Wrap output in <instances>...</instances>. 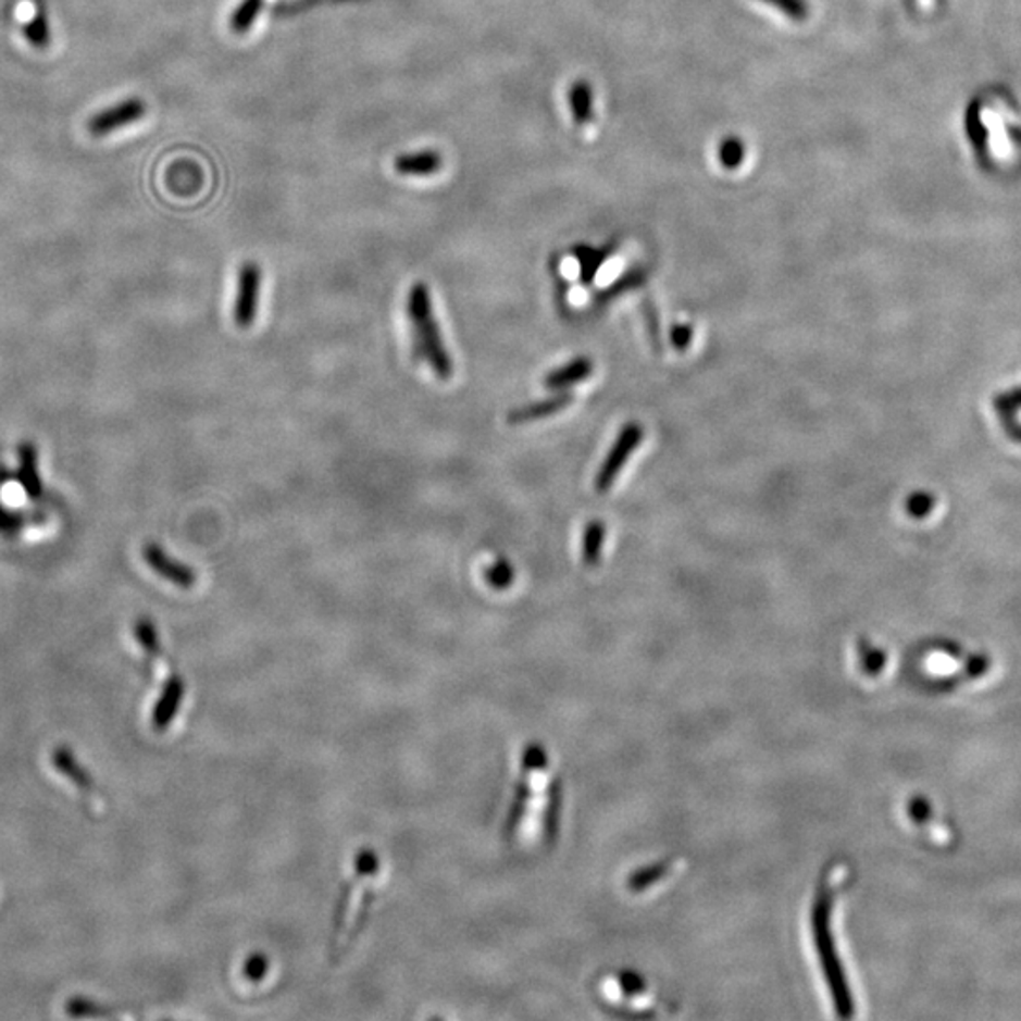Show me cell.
Returning a JSON list of instances; mask_svg holds the SVG:
<instances>
[{
	"label": "cell",
	"mask_w": 1021,
	"mask_h": 1021,
	"mask_svg": "<svg viewBox=\"0 0 1021 1021\" xmlns=\"http://www.w3.org/2000/svg\"><path fill=\"white\" fill-rule=\"evenodd\" d=\"M562 810V782L551 757L539 744H528L519 757L513 800L506 834L514 844L539 848L555 841Z\"/></svg>",
	"instance_id": "cell-1"
},
{
	"label": "cell",
	"mask_w": 1021,
	"mask_h": 1021,
	"mask_svg": "<svg viewBox=\"0 0 1021 1021\" xmlns=\"http://www.w3.org/2000/svg\"><path fill=\"white\" fill-rule=\"evenodd\" d=\"M848 877V870L834 864L826 870L823 882L819 885L810 912L811 946L818 957L819 974L829 989V997L834 1005L836 1014L841 1018H851L855 1014V1000L851 985H849L848 971L842 956L841 941H838V895L841 885Z\"/></svg>",
	"instance_id": "cell-2"
},
{
	"label": "cell",
	"mask_w": 1021,
	"mask_h": 1021,
	"mask_svg": "<svg viewBox=\"0 0 1021 1021\" xmlns=\"http://www.w3.org/2000/svg\"><path fill=\"white\" fill-rule=\"evenodd\" d=\"M383 874L381 857L371 849H360L356 854L352 869L345 880L339 902L335 908L334 925L329 951L332 959L339 957L350 948V944L362 933L365 920L377 897V882Z\"/></svg>",
	"instance_id": "cell-3"
},
{
	"label": "cell",
	"mask_w": 1021,
	"mask_h": 1021,
	"mask_svg": "<svg viewBox=\"0 0 1021 1021\" xmlns=\"http://www.w3.org/2000/svg\"><path fill=\"white\" fill-rule=\"evenodd\" d=\"M407 316L413 324L414 347L422 362L429 365L439 381H449L455 373V365L443 339L439 322L435 319L432 291L427 284L416 283L411 286L407 296Z\"/></svg>",
	"instance_id": "cell-4"
},
{
	"label": "cell",
	"mask_w": 1021,
	"mask_h": 1021,
	"mask_svg": "<svg viewBox=\"0 0 1021 1021\" xmlns=\"http://www.w3.org/2000/svg\"><path fill=\"white\" fill-rule=\"evenodd\" d=\"M598 993L609 1008L626 1014H649L657 1008V992L638 972H611L600 980Z\"/></svg>",
	"instance_id": "cell-5"
},
{
	"label": "cell",
	"mask_w": 1021,
	"mask_h": 1021,
	"mask_svg": "<svg viewBox=\"0 0 1021 1021\" xmlns=\"http://www.w3.org/2000/svg\"><path fill=\"white\" fill-rule=\"evenodd\" d=\"M642 441H644V427L636 424V422H631L621 429V434L617 435L613 447L609 450L608 457L603 460V464L600 465L598 475H596L595 486L598 493H608L609 488L615 483L617 477H619L621 470L628 462V458L632 457V452L638 449Z\"/></svg>",
	"instance_id": "cell-6"
},
{
	"label": "cell",
	"mask_w": 1021,
	"mask_h": 1021,
	"mask_svg": "<svg viewBox=\"0 0 1021 1021\" xmlns=\"http://www.w3.org/2000/svg\"><path fill=\"white\" fill-rule=\"evenodd\" d=\"M261 284H263V271L256 261H247L239 269L237 276V296H235V307H233V319L235 324L247 329L254 324L260 309Z\"/></svg>",
	"instance_id": "cell-7"
},
{
	"label": "cell",
	"mask_w": 1021,
	"mask_h": 1021,
	"mask_svg": "<svg viewBox=\"0 0 1021 1021\" xmlns=\"http://www.w3.org/2000/svg\"><path fill=\"white\" fill-rule=\"evenodd\" d=\"M146 102L140 97H127L124 101L112 104L109 109H102L89 117L87 130L91 137H109L116 130L137 124L146 116Z\"/></svg>",
	"instance_id": "cell-8"
},
{
	"label": "cell",
	"mask_w": 1021,
	"mask_h": 1021,
	"mask_svg": "<svg viewBox=\"0 0 1021 1021\" xmlns=\"http://www.w3.org/2000/svg\"><path fill=\"white\" fill-rule=\"evenodd\" d=\"M681 870H683V861H680V859H664V861L651 862L647 867L634 870L628 876L626 887L634 897L636 895L638 897L652 895V893L662 892L668 884H672L675 877L680 876Z\"/></svg>",
	"instance_id": "cell-9"
},
{
	"label": "cell",
	"mask_w": 1021,
	"mask_h": 1021,
	"mask_svg": "<svg viewBox=\"0 0 1021 1021\" xmlns=\"http://www.w3.org/2000/svg\"><path fill=\"white\" fill-rule=\"evenodd\" d=\"M142 557H145L146 564L150 565L153 572L160 573L163 580L171 581L176 587L191 588L196 585V572L188 564H182L178 560H174L171 555L161 549L160 545H146Z\"/></svg>",
	"instance_id": "cell-10"
},
{
	"label": "cell",
	"mask_w": 1021,
	"mask_h": 1021,
	"mask_svg": "<svg viewBox=\"0 0 1021 1021\" xmlns=\"http://www.w3.org/2000/svg\"><path fill=\"white\" fill-rule=\"evenodd\" d=\"M572 401L573 396L570 391L560 390L557 396H552V398L539 399L536 403L516 407L513 411H509L508 422L509 424L519 426V424L544 421V419H549L552 414L560 413V411L570 406Z\"/></svg>",
	"instance_id": "cell-11"
},
{
	"label": "cell",
	"mask_w": 1021,
	"mask_h": 1021,
	"mask_svg": "<svg viewBox=\"0 0 1021 1021\" xmlns=\"http://www.w3.org/2000/svg\"><path fill=\"white\" fill-rule=\"evenodd\" d=\"M593 370H595L593 360H588L585 356H580V358H575L572 362L565 363L562 368L552 370L551 373L544 378V384L549 390H568L570 386H575V384L583 383L585 378L590 377Z\"/></svg>",
	"instance_id": "cell-12"
},
{
	"label": "cell",
	"mask_w": 1021,
	"mask_h": 1021,
	"mask_svg": "<svg viewBox=\"0 0 1021 1021\" xmlns=\"http://www.w3.org/2000/svg\"><path fill=\"white\" fill-rule=\"evenodd\" d=\"M394 169L403 176H434L443 169V155L435 150L401 153L394 161Z\"/></svg>",
	"instance_id": "cell-13"
},
{
	"label": "cell",
	"mask_w": 1021,
	"mask_h": 1021,
	"mask_svg": "<svg viewBox=\"0 0 1021 1021\" xmlns=\"http://www.w3.org/2000/svg\"><path fill=\"white\" fill-rule=\"evenodd\" d=\"M855 662L861 677L877 680L884 675L887 667V652L882 647L870 644L869 639L861 638L855 645Z\"/></svg>",
	"instance_id": "cell-14"
},
{
	"label": "cell",
	"mask_w": 1021,
	"mask_h": 1021,
	"mask_svg": "<svg viewBox=\"0 0 1021 1021\" xmlns=\"http://www.w3.org/2000/svg\"><path fill=\"white\" fill-rule=\"evenodd\" d=\"M568 102H570V109H572L573 120H575L577 124L585 125L593 120L595 95H593V87L588 86L587 82H575V84L570 87Z\"/></svg>",
	"instance_id": "cell-15"
},
{
	"label": "cell",
	"mask_w": 1021,
	"mask_h": 1021,
	"mask_svg": "<svg viewBox=\"0 0 1021 1021\" xmlns=\"http://www.w3.org/2000/svg\"><path fill=\"white\" fill-rule=\"evenodd\" d=\"M23 37H25V40H27L33 48H37V50H43V48L50 46V20H48V14L43 12V8H38L29 22L23 25Z\"/></svg>",
	"instance_id": "cell-16"
},
{
	"label": "cell",
	"mask_w": 1021,
	"mask_h": 1021,
	"mask_svg": "<svg viewBox=\"0 0 1021 1021\" xmlns=\"http://www.w3.org/2000/svg\"><path fill=\"white\" fill-rule=\"evenodd\" d=\"M603 539H606V526H603V522L598 521V519L588 522L587 526H585V532H583V560H585V564L590 565V568L600 562Z\"/></svg>",
	"instance_id": "cell-17"
},
{
	"label": "cell",
	"mask_w": 1021,
	"mask_h": 1021,
	"mask_svg": "<svg viewBox=\"0 0 1021 1021\" xmlns=\"http://www.w3.org/2000/svg\"><path fill=\"white\" fill-rule=\"evenodd\" d=\"M483 575H485L488 587L494 588V590H508L514 583L516 572H514L513 564L509 562L508 558L500 557L496 558L493 564L486 565Z\"/></svg>",
	"instance_id": "cell-18"
},
{
	"label": "cell",
	"mask_w": 1021,
	"mask_h": 1021,
	"mask_svg": "<svg viewBox=\"0 0 1021 1021\" xmlns=\"http://www.w3.org/2000/svg\"><path fill=\"white\" fill-rule=\"evenodd\" d=\"M261 8L263 0H242L232 14V29L239 35L252 29L258 15L261 14Z\"/></svg>",
	"instance_id": "cell-19"
},
{
	"label": "cell",
	"mask_w": 1021,
	"mask_h": 1021,
	"mask_svg": "<svg viewBox=\"0 0 1021 1021\" xmlns=\"http://www.w3.org/2000/svg\"><path fill=\"white\" fill-rule=\"evenodd\" d=\"M746 160V146L736 137L724 138L719 146V161L724 169H738Z\"/></svg>",
	"instance_id": "cell-20"
},
{
	"label": "cell",
	"mask_w": 1021,
	"mask_h": 1021,
	"mask_svg": "<svg viewBox=\"0 0 1021 1021\" xmlns=\"http://www.w3.org/2000/svg\"><path fill=\"white\" fill-rule=\"evenodd\" d=\"M22 478L23 485L29 490L33 498H38L40 494V483H38L37 477V458H35V449L33 445H25L23 449V465H22Z\"/></svg>",
	"instance_id": "cell-21"
},
{
	"label": "cell",
	"mask_w": 1021,
	"mask_h": 1021,
	"mask_svg": "<svg viewBox=\"0 0 1021 1021\" xmlns=\"http://www.w3.org/2000/svg\"><path fill=\"white\" fill-rule=\"evenodd\" d=\"M762 2L774 7L777 12L787 15L793 22H806L810 15L808 0H762Z\"/></svg>",
	"instance_id": "cell-22"
},
{
	"label": "cell",
	"mask_w": 1021,
	"mask_h": 1021,
	"mask_svg": "<svg viewBox=\"0 0 1021 1021\" xmlns=\"http://www.w3.org/2000/svg\"><path fill=\"white\" fill-rule=\"evenodd\" d=\"M269 963L265 957L254 956L247 959V964H245V976L250 980H261L265 976L267 972Z\"/></svg>",
	"instance_id": "cell-23"
},
{
	"label": "cell",
	"mask_w": 1021,
	"mask_h": 1021,
	"mask_svg": "<svg viewBox=\"0 0 1021 1021\" xmlns=\"http://www.w3.org/2000/svg\"><path fill=\"white\" fill-rule=\"evenodd\" d=\"M690 339H693V327H688L687 324H677L672 329V343L677 350H685L690 345Z\"/></svg>",
	"instance_id": "cell-24"
}]
</instances>
